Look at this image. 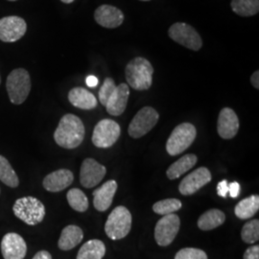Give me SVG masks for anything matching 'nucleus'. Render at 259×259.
I'll return each mask as SVG.
<instances>
[{
	"instance_id": "nucleus-1",
	"label": "nucleus",
	"mask_w": 259,
	"mask_h": 259,
	"mask_svg": "<svg viewBox=\"0 0 259 259\" xmlns=\"http://www.w3.org/2000/svg\"><path fill=\"white\" fill-rule=\"evenodd\" d=\"M84 133L83 121L75 114L67 113L59 122L54 132V140L62 148L75 149L82 144Z\"/></svg>"
},
{
	"instance_id": "nucleus-2",
	"label": "nucleus",
	"mask_w": 259,
	"mask_h": 259,
	"mask_svg": "<svg viewBox=\"0 0 259 259\" xmlns=\"http://www.w3.org/2000/svg\"><path fill=\"white\" fill-rule=\"evenodd\" d=\"M154 67L148 60L137 57L131 60L125 68L126 80L134 90L147 91L153 83Z\"/></svg>"
},
{
	"instance_id": "nucleus-3",
	"label": "nucleus",
	"mask_w": 259,
	"mask_h": 259,
	"mask_svg": "<svg viewBox=\"0 0 259 259\" xmlns=\"http://www.w3.org/2000/svg\"><path fill=\"white\" fill-rule=\"evenodd\" d=\"M13 212L19 220L29 226H36L42 222L46 217V206L38 199L26 196L18 199L14 206Z\"/></svg>"
},
{
	"instance_id": "nucleus-4",
	"label": "nucleus",
	"mask_w": 259,
	"mask_h": 259,
	"mask_svg": "<svg viewBox=\"0 0 259 259\" xmlns=\"http://www.w3.org/2000/svg\"><path fill=\"white\" fill-rule=\"evenodd\" d=\"M31 77L26 69L16 68L11 71L6 81V90L11 103L21 105L26 101L31 92Z\"/></svg>"
},
{
	"instance_id": "nucleus-5",
	"label": "nucleus",
	"mask_w": 259,
	"mask_h": 259,
	"mask_svg": "<svg viewBox=\"0 0 259 259\" xmlns=\"http://www.w3.org/2000/svg\"><path fill=\"white\" fill-rule=\"evenodd\" d=\"M132 214L125 206L115 207L105 224V232L111 240L125 238L132 229Z\"/></svg>"
},
{
	"instance_id": "nucleus-6",
	"label": "nucleus",
	"mask_w": 259,
	"mask_h": 259,
	"mask_svg": "<svg viewBox=\"0 0 259 259\" xmlns=\"http://www.w3.org/2000/svg\"><path fill=\"white\" fill-rule=\"evenodd\" d=\"M197 131L191 123H182L171 133L167 140L166 151L170 156L184 153L194 142Z\"/></svg>"
},
{
	"instance_id": "nucleus-7",
	"label": "nucleus",
	"mask_w": 259,
	"mask_h": 259,
	"mask_svg": "<svg viewBox=\"0 0 259 259\" xmlns=\"http://www.w3.org/2000/svg\"><path fill=\"white\" fill-rule=\"evenodd\" d=\"M168 35L177 44L190 50L198 51L203 47L200 34L191 25L185 22H176L168 30Z\"/></svg>"
},
{
	"instance_id": "nucleus-8",
	"label": "nucleus",
	"mask_w": 259,
	"mask_h": 259,
	"mask_svg": "<svg viewBox=\"0 0 259 259\" xmlns=\"http://www.w3.org/2000/svg\"><path fill=\"white\" fill-rule=\"evenodd\" d=\"M159 114L152 107H144L135 115L130 123L128 133L133 139H140L157 125Z\"/></svg>"
},
{
	"instance_id": "nucleus-9",
	"label": "nucleus",
	"mask_w": 259,
	"mask_h": 259,
	"mask_svg": "<svg viewBox=\"0 0 259 259\" xmlns=\"http://www.w3.org/2000/svg\"><path fill=\"white\" fill-rule=\"evenodd\" d=\"M120 126L111 119L99 121L94 127L93 143L98 148H110L120 137Z\"/></svg>"
},
{
	"instance_id": "nucleus-10",
	"label": "nucleus",
	"mask_w": 259,
	"mask_h": 259,
	"mask_svg": "<svg viewBox=\"0 0 259 259\" xmlns=\"http://www.w3.org/2000/svg\"><path fill=\"white\" fill-rule=\"evenodd\" d=\"M181 227L180 217L172 213L158 220L155 228V239L160 247L169 246L179 233Z\"/></svg>"
},
{
	"instance_id": "nucleus-11",
	"label": "nucleus",
	"mask_w": 259,
	"mask_h": 259,
	"mask_svg": "<svg viewBox=\"0 0 259 259\" xmlns=\"http://www.w3.org/2000/svg\"><path fill=\"white\" fill-rule=\"evenodd\" d=\"M27 23L19 16H8L0 19V40L3 42H16L24 37Z\"/></svg>"
},
{
	"instance_id": "nucleus-12",
	"label": "nucleus",
	"mask_w": 259,
	"mask_h": 259,
	"mask_svg": "<svg viewBox=\"0 0 259 259\" xmlns=\"http://www.w3.org/2000/svg\"><path fill=\"white\" fill-rule=\"evenodd\" d=\"M211 173L206 167H200L184 178L179 186L180 193L189 196L196 193L204 185L211 182Z\"/></svg>"
},
{
	"instance_id": "nucleus-13",
	"label": "nucleus",
	"mask_w": 259,
	"mask_h": 259,
	"mask_svg": "<svg viewBox=\"0 0 259 259\" xmlns=\"http://www.w3.org/2000/svg\"><path fill=\"white\" fill-rule=\"evenodd\" d=\"M107 168L93 158H85L81 165L80 183L85 188H93L102 182Z\"/></svg>"
},
{
	"instance_id": "nucleus-14",
	"label": "nucleus",
	"mask_w": 259,
	"mask_h": 259,
	"mask_svg": "<svg viewBox=\"0 0 259 259\" xmlns=\"http://www.w3.org/2000/svg\"><path fill=\"white\" fill-rule=\"evenodd\" d=\"M1 252L4 259H23L26 256V242L16 232L6 233L1 241Z\"/></svg>"
},
{
	"instance_id": "nucleus-15",
	"label": "nucleus",
	"mask_w": 259,
	"mask_h": 259,
	"mask_svg": "<svg viewBox=\"0 0 259 259\" xmlns=\"http://www.w3.org/2000/svg\"><path fill=\"white\" fill-rule=\"evenodd\" d=\"M239 130V119L235 111L231 108H224L219 113L217 132L224 139H232Z\"/></svg>"
},
{
	"instance_id": "nucleus-16",
	"label": "nucleus",
	"mask_w": 259,
	"mask_h": 259,
	"mask_svg": "<svg viewBox=\"0 0 259 259\" xmlns=\"http://www.w3.org/2000/svg\"><path fill=\"white\" fill-rule=\"evenodd\" d=\"M95 21L104 28L113 29L120 26L124 21L122 11L111 5H101L94 12Z\"/></svg>"
},
{
	"instance_id": "nucleus-17",
	"label": "nucleus",
	"mask_w": 259,
	"mask_h": 259,
	"mask_svg": "<svg viewBox=\"0 0 259 259\" xmlns=\"http://www.w3.org/2000/svg\"><path fill=\"white\" fill-rule=\"evenodd\" d=\"M73 173L68 169H59L48 174L42 182L44 188L52 193L65 190L73 183Z\"/></svg>"
},
{
	"instance_id": "nucleus-18",
	"label": "nucleus",
	"mask_w": 259,
	"mask_h": 259,
	"mask_svg": "<svg viewBox=\"0 0 259 259\" xmlns=\"http://www.w3.org/2000/svg\"><path fill=\"white\" fill-rule=\"evenodd\" d=\"M129 96L130 89L127 83H122L116 85L106 105L107 111L113 116L121 115L126 110Z\"/></svg>"
},
{
	"instance_id": "nucleus-19",
	"label": "nucleus",
	"mask_w": 259,
	"mask_h": 259,
	"mask_svg": "<svg viewBox=\"0 0 259 259\" xmlns=\"http://www.w3.org/2000/svg\"><path fill=\"white\" fill-rule=\"evenodd\" d=\"M117 183L114 180H110L95 189L93 192V205L98 211H106L110 208L113 197L117 190Z\"/></svg>"
},
{
	"instance_id": "nucleus-20",
	"label": "nucleus",
	"mask_w": 259,
	"mask_h": 259,
	"mask_svg": "<svg viewBox=\"0 0 259 259\" xmlns=\"http://www.w3.org/2000/svg\"><path fill=\"white\" fill-rule=\"evenodd\" d=\"M68 100L72 106L85 111L95 109L98 104L94 94L81 87H77L70 90V92L68 93Z\"/></svg>"
},
{
	"instance_id": "nucleus-21",
	"label": "nucleus",
	"mask_w": 259,
	"mask_h": 259,
	"mask_svg": "<svg viewBox=\"0 0 259 259\" xmlns=\"http://www.w3.org/2000/svg\"><path fill=\"white\" fill-rule=\"evenodd\" d=\"M83 238L82 229L75 225H69L62 231L58 241V247L62 250H72L82 242Z\"/></svg>"
},
{
	"instance_id": "nucleus-22",
	"label": "nucleus",
	"mask_w": 259,
	"mask_h": 259,
	"mask_svg": "<svg viewBox=\"0 0 259 259\" xmlns=\"http://www.w3.org/2000/svg\"><path fill=\"white\" fill-rule=\"evenodd\" d=\"M198 158L193 154H187L178 159L167 169L166 175L169 180H176L192 169L197 163Z\"/></svg>"
},
{
	"instance_id": "nucleus-23",
	"label": "nucleus",
	"mask_w": 259,
	"mask_h": 259,
	"mask_svg": "<svg viewBox=\"0 0 259 259\" xmlns=\"http://www.w3.org/2000/svg\"><path fill=\"white\" fill-rule=\"evenodd\" d=\"M225 221H226L225 213L220 209L212 208L205 211L200 216L198 220V227L200 230L204 232L211 231L222 226Z\"/></svg>"
},
{
	"instance_id": "nucleus-24",
	"label": "nucleus",
	"mask_w": 259,
	"mask_h": 259,
	"mask_svg": "<svg viewBox=\"0 0 259 259\" xmlns=\"http://www.w3.org/2000/svg\"><path fill=\"white\" fill-rule=\"evenodd\" d=\"M105 253L106 246L102 241L92 239L81 247L76 259H102Z\"/></svg>"
},
{
	"instance_id": "nucleus-25",
	"label": "nucleus",
	"mask_w": 259,
	"mask_h": 259,
	"mask_svg": "<svg viewBox=\"0 0 259 259\" xmlns=\"http://www.w3.org/2000/svg\"><path fill=\"white\" fill-rule=\"evenodd\" d=\"M259 209L258 195H251L250 197L240 201L234 208L236 217L241 220H247L251 218Z\"/></svg>"
},
{
	"instance_id": "nucleus-26",
	"label": "nucleus",
	"mask_w": 259,
	"mask_h": 259,
	"mask_svg": "<svg viewBox=\"0 0 259 259\" xmlns=\"http://www.w3.org/2000/svg\"><path fill=\"white\" fill-rule=\"evenodd\" d=\"M231 7L240 17H252L259 12V0H232Z\"/></svg>"
},
{
	"instance_id": "nucleus-27",
	"label": "nucleus",
	"mask_w": 259,
	"mask_h": 259,
	"mask_svg": "<svg viewBox=\"0 0 259 259\" xmlns=\"http://www.w3.org/2000/svg\"><path fill=\"white\" fill-rule=\"evenodd\" d=\"M0 181L4 185L17 188L19 185V177L11 165L9 160L0 155Z\"/></svg>"
},
{
	"instance_id": "nucleus-28",
	"label": "nucleus",
	"mask_w": 259,
	"mask_h": 259,
	"mask_svg": "<svg viewBox=\"0 0 259 259\" xmlns=\"http://www.w3.org/2000/svg\"><path fill=\"white\" fill-rule=\"evenodd\" d=\"M66 199L68 204L75 211L84 212L89 208L88 197L79 188H71L66 194Z\"/></svg>"
},
{
	"instance_id": "nucleus-29",
	"label": "nucleus",
	"mask_w": 259,
	"mask_h": 259,
	"mask_svg": "<svg viewBox=\"0 0 259 259\" xmlns=\"http://www.w3.org/2000/svg\"><path fill=\"white\" fill-rule=\"evenodd\" d=\"M182 202L178 199H164L161 201H158L156 204L153 205L154 212L159 214V215H168L172 213L176 212L182 208Z\"/></svg>"
},
{
	"instance_id": "nucleus-30",
	"label": "nucleus",
	"mask_w": 259,
	"mask_h": 259,
	"mask_svg": "<svg viewBox=\"0 0 259 259\" xmlns=\"http://www.w3.org/2000/svg\"><path fill=\"white\" fill-rule=\"evenodd\" d=\"M241 238L247 244H253L259 240V220L254 219L246 223L241 231Z\"/></svg>"
},
{
	"instance_id": "nucleus-31",
	"label": "nucleus",
	"mask_w": 259,
	"mask_h": 259,
	"mask_svg": "<svg viewBox=\"0 0 259 259\" xmlns=\"http://www.w3.org/2000/svg\"><path fill=\"white\" fill-rule=\"evenodd\" d=\"M115 88H116V84H115V82H114V80L112 78L108 77V78H106L104 80V83H103L102 87H101V89L99 91V94H98L99 101H100V103L102 104L104 107H106L107 102H108L111 93L114 92Z\"/></svg>"
},
{
	"instance_id": "nucleus-32",
	"label": "nucleus",
	"mask_w": 259,
	"mask_h": 259,
	"mask_svg": "<svg viewBox=\"0 0 259 259\" xmlns=\"http://www.w3.org/2000/svg\"><path fill=\"white\" fill-rule=\"evenodd\" d=\"M175 259H207V255L203 250L196 248H185L177 252Z\"/></svg>"
},
{
	"instance_id": "nucleus-33",
	"label": "nucleus",
	"mask_w": 259,
	"mask_h": 259,
	"mask_svg": "<svg viewBox=\"0 0 259 259\" xmlns=\"http://www.w3.org/2000/svg\"><path fill=\"white\" fill-rule=\"evenodd\" d=\"M243 257L244 259H259L258 245L251 246L250 248H248L245 251Z\"/></svg>"
},
{
	"instance_id": "nucleus-34",
	"label": "nucleus",
	"mask_w": 259,
	"mask_h": 259,
	"mask_svg": "<svg viewBox=\"0 0 259 259\" xmlns=\"http://www.w3.org/2000/svg\"><path fill=\"white\" fill-rule=\"evenodd\" d=\"M217 194L222 198H227L229 194V183L227 180H223L217 185Z\"/></svg>"
},
{
	"instance_id": "nucleus-35",
	"label": "nucleus",
	"mask_w": 259,
	"mask_h": 259,
	"mask_svg": "<svg viewBox=\"0 0 259 259\" xmlns=\"http://www.w3.org/2000/svg\"><path fill=\"white\" fill-rule=\"evenodd\" d=\"M240 190V185L237 182H233L232 184H229V194L233 199H235L239 196Z\"/></svg>"
},
{
	"instance_id": "nucleus-36",
	"label": "nucleus",
	"mask_w": 259,
	"mask_h": 259,
	"mask_svg": "<svg viewBox=\"0 0 259 259\" xmlns=\"http://www.w3.org/2000/svg\"><path fill=\"white\" fill-rule=\"evenodd\" d=\"M33 259H52V255L47 250H39L34 255Z\"/></svg>"
},
{
	"instance_id": "nucleus-37",
	"label": "nucleus",
	"mask_w": 259,
	"mask_h": 259,
	"mask_svg": "<svg viewBox=\"0 0 259 259\" xmlns=\"http://www.w3.org/2000/svg\"><path fill=\"white\" fill-rule=\"evenodd\" d=\"M250 82H251V84H252V87L254 88V89H256V90H258L259 89V71L258 70H256L255 72H253L252 75H251V77H250Z\"/></svg>"
},
{
	"instance_id": "nucleus-38",
	"label": "nucleus",
	"mask_w": 259,
	"mask_h": 259,
	"mask_svg": "<svg viewBox=\"0 0 259 259\" xmlns=\"http://www.w3.org/2000/svg\"><path fill=\"white\" fill-rule=\"evenodd\" d=\"M85 83L88 84V87H90V88H95L98 84V79L93 75H90L85 79Z\"/></svg>"
},
{
	"instance_id": "nucleus-39",
	"label": "nucleus",
	"mask_w": 259,
	"mask_h": 259,
	"mask_svg": "<svg viewBox=\"0 0 259 259\" xmlns=\"http://www.w3.org/2000/svg\"><path fill=\"white\" fill-rule=\"evenodd\" d=\"M61 1L65 4H71L72 2H74L75 0H61Z\"/></svg>"
},
{
	"instance_id": "nucleus-40",
	"label": "nucleus",
	"mask_w": 259,
	"mask_h": 259,
	"mask_svg": "<svg viewBox=\"0 0 259 259\" xmlns=\"http://www.w3.org/2000/svg\"><path fill=\"white\" fill-rule=\"evenodd\" d=\"M8 1H18V0H8Z\"/></svg>"
},
{
	"instance_id": "nucleus-41",
	"label": "nucleus",
	"mask_w": 259,
	"mask_h": 259,
	"mask_svg": "<svg viewBox=\"0 0 259 259\" xmlns=\"http://www.w3.org/2000/svg\"><path fill=\"white\" fill-rule=\"evenodd\" d=\"M140 1H150V0H140Z\"/></svg>"
},
{
	"instance_id": "nucleus-42",
	"label": "nucleus",
	"mask_w": 259,
	"mask_h": 259,
	"mask_svg": "<svg viewBox=\"0 0 259 259\" xmlns=\"http://www.w3.org/2000/svg\"><path fill=\"white\" fill-rule=\"evenodd\" d=\"M0 83H1V76H0Z\"/></svg>"
}]
</instances>
